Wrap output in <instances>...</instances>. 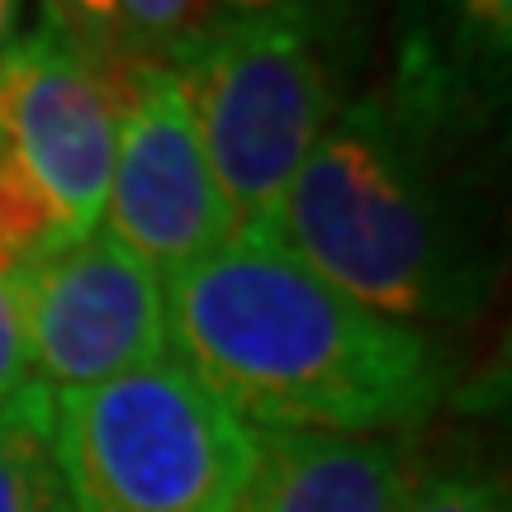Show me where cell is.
<instances>
[{
  "label": "cell",
  "instance_id": "7a4b0ae2",
  "mask_svg": "<svg viewBox=\"0 0 512 512\" xmlns=\"http://www.w3.org/2000/svg\"><path fill=\"white\" fill-rule=\"evenodd\" d=\"M456 133L370 91L337 114L294 171L280 233L304 266L394 323H465L494 266L437 147Z\"/></svg>",
  "mask_w": 512,
  "mask_h": 512
},
{
  "label": "cell",
  "instance_id": "9c48e42d",
  "mask_svg": "<svg viewBox=\"0 0 512 512\" xmlns=\"http://www.w3.org/2000/svg\"><path fill=\"white\" fill-rule=\"evenodd\" d=\"M0 512H76L53 456V394L38 380L0 403Z\"/></svg>",
  "mask_w": 512,
  "mask_h": 512
},
{
  "label": "cell",
  "instance_id": "8fae6325",
  "mask_svg": "<svg viewBox=\"0 0 512 512\" xmlns=\"http://www.w3.org/2000/svg\"><path fill=\"white\" fill-rule=\"evenodd\" d=\"M214 15V0H119V43L128 57L166 62Z\"/></svg>",
  "mask_w": 512,
  "mask_h": 512
},
{
  "label": "cell",
  "instance_id": "30bf717a",
  "mask_svg": "<svg viewBox=\"0 0 512 512\" xmlns=\"http://www.w3.org/2000/svg\"><path fill=\"white\" fill-rule=\"evenodd\" d=\"M72 247L48 200L10 157H0V275L29 271L34 261Z\"/></svg>",
  "mask_w": 512,
  "mask_h": 512
},
{
  "label": "cell",
  "instance_id": "52a82bcc",
  "mask_svg": "<svg viewBox=\"0 0 512 512\" xmlns=\"http://www.w3.org/2000/svg\"><path fill=\"white\" fill-rule=\"evenodd\" d=\"M105 214L110 238L166 280L233 242L185 91L166 62L138 57L128 67Z\"/></svg>",
  "mask_w": 512,
  "mask_h": 512
},
{
  "label": "cell",
  "instance_id": "7c38bea8",
  "mask_svg": "<svg viewBox=\"0 0 512 512\" xmlns=\"http://www.w3.org/2000/svg\"><path fill=\"white\" fill-rule=\"evenodd\" d=\"M399 512H508V489L484 470H441L408 484Z\"/></svg>",
  "mask_w": 512,
  "mask_h": 512
},
{
  "label": "cell",
  "instance_id": "2e32d148",
  "mask_svg": "<svg viewBox=\"0 0 512 512\" xmlns=\"http://www.w3.org/2000/svg\"><path fill=\"white\" fill-rule=\"evenodd\" d=\"M15 19H19V0H0V53H5L10 38H15Z\"/></svg>",
  "mask_w": 512,
  "mask_h": 512
},
{
  "label": "cell",
  "instance_id": "6da1fadb",
  "mask_svg": "<svg viewBox=\"0 0 512 512\" xmlns=\"http://www.w3.org/2000/svg\"><path fill=\"white\" fill-rule=\"evenodd\" d=\"M166 285V347L256 432L375 437L437 408L432 337L380 318L275 238H233Z\"/></svg>",
  "mask_w": 512,
  "mask_h": 512
},
{
  "label": "cell",
  "instance_id": "5bb4252c",
  "mask_svg": "<svg viewBox=\"0 0 512 512\" xmlns=\"http://www.w3.org/2000/svg\"><path fill=\"white\" fill-rule=\"evenodd\" d=\"M34 384L29 342H24V313H19L15 275H0V403H10Z\"/></svg>",
  "mask_w": 512,
  "mask_h": 512
},
{
  "label": "cell",
  "instance_id": "3957f363",
  "mask_svg": "<svg viewBox=\"0 0 512 512\" xmlns=\"http://www.w3.org/2000/svg\"><path fill=\"white\" fill-rule=\"evenodd\" d=\"M337 34L304 19L214 15L166 57L233 238L280 233L294 171L342 114Z\"/></svg>",
  "mask_w": 512,
  "mask_h": 512
},
{
  "label": "cell",
  "instance_id": "8992f818",
  "mask_svg": "<svg viewBox=\"0 0 512 512\" xmlns=\"http://www.w3.org/2000/svg\"><path fill=\"white\" fill-rule=\"evenodd\" d=\"M34 380L76 394L162 361L166 285L110 233L72 242L15 275Z\"/></svg>",
  "mask_w": 512,
  "mask_h": 512
},
{
  "label": "cell",
  "instance_id": "ba28073f",
  "mask_svg": "<svg viewBox=\"0 0 512 512\" xmlns=\"http://www.w3.org/2000/svg\"><path fill=\"white\" fill-rule=\"evenodd\" d=\"M408 465L394 441L256 432V465L233 512H399Z\"/></svg>",
  "mask_w": 512,
  "mask_h": 512
},
{
  "label": "cell",
  "instance_id": "277c9868",
  "mask_svg": "<svg viewBox=\"0 0 512 512\" xmlns=\"http://www.w3.org/2000/svg\"><path fill=\"white\" fill-rule=\"evenodd\" d=\"M53 456L76 512H233L256 427L176 356L53 394Z\"/></svg>",
  "mask_w": 512,
  "mask_h": 512
},
{
  "label": "cell",
  "instance_id": "4fadbf2b",
  "mask_svg": "<svg viewBox=\"0 0 512 512\" xmlns=\"http://www.w3.org/2000/svg\"><path fill=\"white\" fill-rule=\"evenodd\" d=\"M43 24L95 57H128L119 43V0H43Z\"/></svg>",
  "mask_w": 512,
  "mask_h": 512
},
{
  "label": "cell",
  "instance_id": "5b68a950",
  "mask_svg": "<svg viewBox=\"0 0 512 512\" xmlns=\"http://www.w3.org/2000/svg\"><path fill=\"white\" fill-rule=\"evenodd\" d=\"M95 57L38 24L0 53V157L29 176L67 238H91L105 219L114 133L128 67Z\"/></svg>",
  "mask_w": 512,
  "mask_h": 512
},
{
  "label": "cell",
  "instance_id": "9a60e30c",
  "mask_svg": "<svg viewBox=\"0 0 512 512\" xmlns=\"http://www.w3.org/2000/svg\"><path fill=\"white\" fill-rule=\"evenodd\" d=\"M219 15H266V19H304L323 29H342L351 0H214Z\"/></svg>",
  "mask_w": 512,
  "mask_h": 512
}]
</instances>
